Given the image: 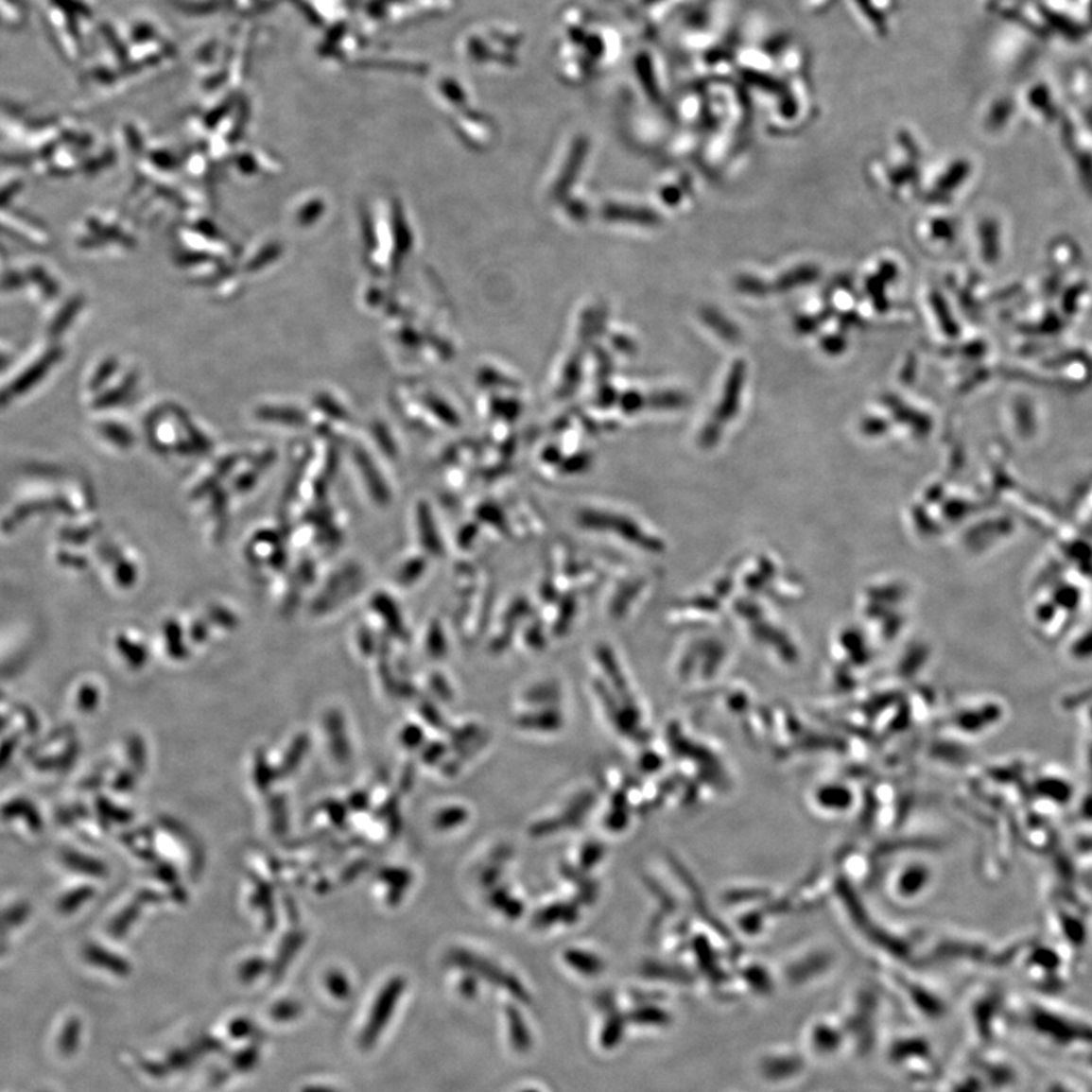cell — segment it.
Segmentation results:
<instances>
[{"mask_svg": "<svg viewBox=\"0 0 1092 1092\" xmlns=\"http://www.w3.org/2000/svg\"><path fill=\"white\" fill-rule=\"evenodd\" d=\"M575 918H577V909L572 905H562V903H560V905L549 906V908L541 910V912L537 913L536 920L534 921H536L537 926L546 927V926H551V924H557V921H559V923L560 921L571 923Z\"/></svg>", "mask_w": 1092, "mask_h": 1092, "instance_id": "10", "label": "cell"}, {"mask_svg": "<svg viewBox=\"0 0 1092 1092\" xmlns=\"http://www.w3.org/2000/svg\"><path fill=\"white\" fill-rule=\"evenodd\" d=\"M507 1024H509V1038L511 1047L519 1053H527L533 1047V1038L529 1024L522 1015V1012L514 1006L506 1009Z\"/></svg>", "mask_w": 1092, "mask_h": 1092, "instance_id": "3", "label": "cell"}, {"mask_svg": "<svg viewBox=\"0 0 1092 1092\" xmlns=\"http://www.w3.org/2000/svg\"><path fill=\"white\" fill-rule=\"evenodd\" d=\"M90 958H92L90 961H92L95 965L104 966V968L112 971V973L117 974V976H127V974H130V965H128V962H125L123 959L117 958V956L112 955V953H108V951L95 948V950H92V953H90Z\"/></svg>", "mask_w": 1092, "mask_h": 1092, "instance_id": "11", "label": "cell"}, {"mask_svg": "<svg viewBox=\"0 0 1092 1092\" xmlns=\"http://www.w3.org/2000/svg\"><path fill=\"white\" fill-rule=\"evenodd\" d=\"M601 856L602 848L599 847V845H597V843H592V845H589V847L584 850V853H582L581 863L582 865L586 866V868H591V866H594L595 863L598 862Z\"/></svg>", "mask_w": 1092, "mask_h": 1092, "instance_id": "30", "label": "cell"}, {"mask_svg": "<svg viewBox=\"0 0 1092 1092\" xmlns=\"http://www.w3.org/2000/svg\"><path fill=\"white\" fill-rule=\"evenodd\" d=\"M46 368L47 361H43L40 366H37V369L31 371V373H27L22 380L17 381V383L14 384V388H11V390H9V393H11V395H17V393L27 390V388H29L31 384H34L35 381H39L40 378H42L43 373L46 371Z\"/></svg>", "mask_w": 1092, "mask_h": 1092, "instance_id": "26", "label": "cell"}, {"mask_svg": "<svg viewBox=\"0 0 1092 1092\" xmlns=\"http://www.w3.org/2000/svg\"><path fill=\"white\" fill-rule=\"evenodd\" d=\"M104 434L115 445L130 446L132 443V436H130V431L122 428V426H115V424L105 426Z\"/></svg>", "mask_w": 1092, "mask_h": 1092, "instance_id": "28", "label": "cell"}, {"mask_svg": "<svg viewBox=\"0 0 1092 1092\" xmlns=\"http://www.w3.org/2000/svg\"><path fill=\"white\" fill-rule=\"evenodd\" d=\"M266 968H268V962H266L265 959H250L248 962L242 963V966H240L238 978H240V980L250 983V981L260 978L261 974L265 973Z\"/></svg>", "mask_w": 1092, "mask_h": 1092, "instance_id": "21", "label": "cell"}, {"mask_svg": "<svg viewBox=\"0 0 1092 1092\" xmlns=\"http://www.w3.org/2000/svg\"><path fill=\"white\" fill-rule=\"evenodd\" d=\"M629 1023L637 1024V1026H655V1028H662L667 1026L671 1021V1015L664 1009L652 1006V1004H640L639 1008L633 1009L627 1014Z\"/></svg>", "mask_w": 1092, "mask_h": 1092, "instance_id": "7", "label": "cell"}, {"mask_svg": "<svg viewBox=\"0 0 1092 1092\" xmlns=\"http://www.w3.org/2000/svg\"><path fill=\"white\" fill-rule=\"evenodd\" d=\"M255 1029V1024L251 1023L250 1019L237 1018L230 1024V1035L237 1039L251 1038L257 1035Z\"/></svg>", "mask_w": 1092, "mask_h": 1092, "instance_id": "27", "label": "cell"}, {"mask_svg": "<svg viewBox=\"0 0 1092 1092\" xmlns=\"http://www.w3.org/2000/svg\"><path fill=\"white\" fill-rule=\"evenodd\" d=\"M406 986L407 983L403 978H393L381 989L375 1003H373V1011L369 1014L368 1023L364 1026L360 1039H358V1044L363 1050H371L380 1036L383 1035L384 1029L395 1014L396 1004L401 1000Z\"/></svg>", "mask_w": 1092, "mask_h": 1092, "instance_id": "2", "label": "cell"}, {"mask_svg": "<svg viewBox=\"0 0 1092 1092\" xmlns=\"http://www.w3.org/2000/svg\"><path fill=\"white\" fill-rule=\"evenodd\" d=\"M627 1023H629L627 1015H622L621 1012H617L616 1009L609 1011L606 1023H604V1028H602L601 1036H599L602 1049L614 1050V1049H616V1047L621 1044L622 1038H624L625 1035V1026H627Z\"/></svg>", "mask_w": 1092, "mask_h": 1092, "instance_id": "5", "label": "cell"}, {"mask_svg": "<svg viewBox=\"0 0 1092 1092\" xmlns=\"http://www.w3.org/2000/svg\"><path fill=\"white\" fill-rule=\"evenodd\" d=\"M519 724L522 727L531 728V730H557L562 725V718L557 717L554 712L537 713L531 717H524L519 719Z\"/></svg>", "mask_w": 1092, "mask_h": 1092, "instance_id": "12", "label": "cell"}, {"mask_svg": "<svg viewBox=\"0 0 1092 1092\" xmlns=\"http://www.w3.org/2000/svg\"><path fill=\"white\" fill-rule=\"evenodd\" d=\"M422 737H424V735H422L421 730H419L418 727H414V725L413 727H407L403 732V742L407 747H418L422 742Z\"/></svg>", "mask_w": 1092, "mask_h": 1092, "instance_id": "31", "label": "cell"}, {"mask_svg": "<svg viewBox=\"0 0 1092 1092\" xmlns=\"http://www.w3.org/2000/svg\"><path fill=\"white\" fill-rule=\"evenodd\" d=\"M195 1049H178L169 1054V1058L165 1059V1073H170L173 1069H185L193 1066V1062L198 1058Z\"/></svg>", "mask_w": 1092, "mask_h": 1092, "instance_id": "15", "label": "cell"}, {"mask_svg": "<svg viewBox=\"0 0 1092 1092\" xmlns=\"http://www.w3.org/2000/svg\"><path fill=\"white\" fill-rule=\"evenodd\" d=\"M466 820H468V812L463 807H449V809L442 810L439 813V817L436 818V825L439 828H453L459 824H463Z\"/></svg>", "mask_w": 1092, "mask_h": 1092, "instance_id": "20", "label": "cell"}, {"mask_svg": "<svg viewBox=\"0 0 1092 1092\" xmlns=\"http://www.w3.org/2000/svg\"><path fill=\"white\" fill-rule=\"evenodd\" d=\"M326 733L330 735L331 752L338 762H345L349 757L348 737H346L343 718L338 712H330L326 715Z\"/></svg>", "mask_w": 1092, "mask_h": 1092, "instance_id": "4", "label": "cell"}, {"mask_svg": "<svg viewBox=\"0 0 1092 1092\" xmlns=\"http://www.w3.org/2000/svg\"><path fill=\"white\" fill-rule=\"evenodd\" d=\"M260 418L266 421L286 422V424H303V416L300 411L290 410V408H265V410L258 413Z\"/></svg>", "mask_w": 1092, "mask_h": 1092, "instance_id": "17", "label": "cell"}, {"mask_svg": "<svg viewBox=\"0 0 1092 1092\" xmlns=\"http://www.w3.org/2000/svg\"><path fill=\"white\" fill-rule=\"evenodd\" d=\"M448 962L457 968L468 971V973L476 974L479 979L489 981L491 985L504 989L507 993L511 994L516 1000L529 1003V991H527L526 986L522 985L521 980L514 978L513 974L502 970L501 966L487 961L483 956L468 950H451L448 953Z\"/></svg>", "mask_w": 1092, "mask_h": 1092, "instance_id": "1", "label": "cell"}, {"mask_svg": "<svg viewBox=\"0 0 1092 1092\" xmlns=\"http://www.w3.org/2000/svg\"><path fill=\"white\" fill-rule=\"evenodd\" d=\"M522 1092H541V1091H537V1089H524V1091H522Z\"/></svg>", "mask_w": 1092, "mask_h": 1092, "instance_id": "34", "label": "cell"}, {"mask_svg": "<svg viewBox=\"0 0 1092 1092\" xmlns=\"http://www.w3.org/2000/svg\"><path fill=\"white\" fill-rule=\"evenodd\" d=\"M491 900L496 908L504 909L502 912L506 913L507 916H511V918L521 915L522 909H524L521 903H518V901L513 900L511 897L509 898V895H507L506 893H502V891L494 893Z\"/></svg>", "mask_w": 1092, "mask_h": 1092, "instance_id": "24", "label": "cell"}, {"mask_svg": "<svg viewBox=\"0 0 1092 1092\" xmlns=\"http://www.w3.org/2000/svg\"><path fill=\"white\" fill-rule=\"evenodd\" d=\"M117 647H119L120 651L127 654L125 657H127L128 662L134 667H142L147 659V652L145 651V648L132 644L127 637H119Z\"/></svg>", "mask_w": 1092, "mask_h": 1092, "instance_id": "19", "label": "cell"}, {"mask_svg": "<svg viewBox=\"0 0 1092 1092\" xmlns=\"http://www.w3.org/2000/svg\"><path fill=\"white\" fill-rule=\"evenodd\" d=\"M800 1066L798 1059H771L767 1064H763V1068H765L767 1076L786 1077L797 1073Z\"/></svg>", "mask_w": 1092, "mask_h": 1092, "instance_id": "14", "label": "cell"}, {"mask_svg": "<svg viewBox=\"0 0 1092 1092\" xmlns=\"http://www.w3.org/2000/svg\"><path fill=\"white\" fill-rule=\"evenodd\" d=\"M355 459L361 474H363L364 478L368 481L369 491L375 496L376 501H388V492H386V487H384L383 479L378 476V472L375 474L373 460L369 459L368 454L363 453V451H356Z\"/></svg>", "mask_w": 1092, "mask_h": 1092, "instance_id": "8", "label": "cell"}, {"mask_svg": "<svg viewBox=\"0 0 1092 1092\" xmlns=\"http://www.w3.org/2000/svg\"><path fill=\"white\" fill-rule=\"evenodd\" d=\"M477 988H478V985H477L474 979L466 978L463 981H460V993L463 997H468V998L476 997Z\"/></svg>", "mask_w": 1092, "mask_h": 1092, "instance_id": "32", "label": "cell"}, {"mask_svg": "<svg viewBox=\"0 0 1092 1092\" xmlns=\"http://www.w3.org/2000/svg\"><path fill=\"white\" fill-rule=\"evenodd\" d=\"M301 1092H341L338 1089L331 1088V1086H323V1084H308L303 1088Z\"/></svg>", "mask_w": 1092, "mask_h": 1092, "instance_id": "33", "label": "cell"}, {"mask_svg": "<svg viewBox=\"0 0 1092 1092\" xmlns=\"http://www.w3.org/2000/svg\"><path fill=\"white\" fill-rule=\"evenodd\" d=\"M381 878H383L384 882L391 885V890L396 891L399 897L403 895V891L406 890L407 886L410 885L411 882L410 874L404 870H386L381 874ZM393 891H391V893H393Z\"/></svg>", "mask_w": 1092, "mask_h": 1092, "instance_id": "23", "label": "cell"}, {"mask_svg": "<svg viewBox=\"0 0 1092 1092\" xmlns=\"http://www.w3.org/2000/svg\"><path fill=\"white\" fill-rule=\"evenodd\" d=\"M301 944H303V936L291 935L284 941L281 946L278 958H276L275 965H273V980H280L283 979L284 973L287 970L288 963L293 961L296 953L300 950Z\"/></svg>", "mask_w": 1092, "mask_h": 1092, "instance_id": "9", "label": "cell"}, {"mask_svg": "<svg viewBox=\"0 0 1092 1092\" xmlns=\"http://www.w3.org/2000/svg\"><path fill=\"white\" fill-rule=\"evenodd\" d=\"M301 1012H303V1008H301V1004L298 1003V1001L284 1000L280 1001V1003H276L275 1006H273L272 1012H270V1015L273 1016L275 1021L286 1023V1021H291V1019L298 1018V1016L301 1015Z\"/></svg>", "mask_w": 1092, "mask_h": 1092, "instance_id": "18", "label": "cell"}, {"mask_svg": "<svg viewBox=\"0 0 1092 1092\" xmlns=\"http://www.w3.org/2000/svg\"><path fill=\"white\" fill-rule=\"evenodd\" d=\"M564 961H566L567 965L572 966L577 973L582 974V976H589V978L598 976V974H601L602 970H604V962H602L601 959H599L598 956L592 955V953H587V951L567 950L566 953H564Z\"/></svg>", "mask_w": 1092, "mask_h": 1092, "instance_id": "6", "label": "cell"}, {"mask_svg": "<svg viewBox=\"0 0 1092 1092\" xmlns=\"http://www.w3.org/2000/svg\"><path fill=\"white\" fill-rule=\"evenodd\" d=\"M307 748L308 737H298V739L295 740V744H293V748L290 750V754H287V757L284 760V771L295 770V768L298 767V763L301 762V759H303L305 753H307Z\"/></svg>", "mask_w": 1092, "mask_h": 1092, "instance_id": "25", "label": "cell"}, {"mask_svg": "<svg viewBox=\"0 0 1092 1092\" xmlns=\"http://www.w3.org/2000/svg\"><path fill=\"white\" fill-rule=\"evenodd\" d=\"M258 1061H260V1051H258L257 1047H248L245 1050L238 1051V1053L235 1054L233 1066H234L237 1071L246 1073V1071L253 1069V1066H257Z\"/></svg>", "mask_w": 1092, "mask_h": 1092, "instance_id": "22", "label": "cell"}, {"mask_svg": "<svg viewBox=\"0 0 1092 1092\" xmlns=\"http://www.w3.org/2000/svg\"><path fill=\"white\" fill-rule=\"evenodd\" d=\"M325 983L326 988L333 994V997L340 998V1000L348 998L349 993H351V985H349V980L346 979L345 974L338 970L331 971V973L326 976Z\"/></svg>", "mask_w": 1092, "mask_h": 1092, "instance_id": "16", "label": "cell"}, {"mask_svg": "<svg viewBox=\"0 0 1092 1092\" xmlns=\"http://www.w3.org/2000/svg\"><path fill=\"white\" fill-rule=\"evenodd\" d=\"M165 642H167V651L172 655L173 659H184L187 654L184 644L182 642V634H181L180 625L177 622H167L165 627Z\"/></svg>", "mask_w": 1092, "mask_h": 1092, "instance_id": "13", "label": "cell"}, {"mask_svg": "<svg viewBox=\"0 0 1092 1092\" xmlns=\"http://www.w3.org/2000/svg\"><path fill=\"white\" fill-rule=\"evenodd\" d=\"M815 1046L823 1051L833 1050L840 1046V1035L836 1031H828V1029L817 1031L815 1033Z\"/></svg>", "mask_w": 1092, "mask_h": 1092, "instance_id": "29", "label": "cell"}]
</instances>
